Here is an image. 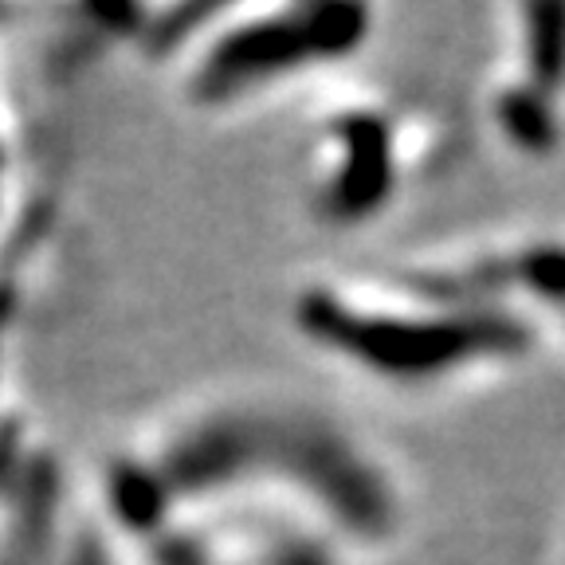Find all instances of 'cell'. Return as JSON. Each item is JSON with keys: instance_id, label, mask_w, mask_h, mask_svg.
Wrapping results in <instances>:
<instances>
[{"instance_id": "277c9868", "label": "cell", "mask_w": 565, "mask_h": 565, "mask_svg": "<svg viewBox=\"0 0 565 565\" xmlns=\"http://www.w3.org/2000/svg\"><path fill=\"white\" fill-rule=\"evenodd\" d=\"M451 158V122L436 103L393 90H345L310 118L302 209L327 232L373 228Z\"/></svg>"}, {"instance_id": "ba28073f", "label": "cell", "mask_w": 565, "mask_h": 565, "mask_svg": "<svg viewBox=\"0 0 565 565\" xmlns=\"http://www.w3.org/2000/svg\"><path fill=\"white\" fill-rule=\"evenodd\" d=\"M138 565H345L350 557L295 519L271 511H212L173 519L126 550Z\"/></svg>"}, {"instance_id": "8992f818", "label": "cell", "mask_w": 565, "mask_h": 565, "mask_svg": "<svg viewBox=\"0 0 565 565\" xmlns=\"http://www.w3.org/2000/svg\"><path fill=\"white\" fill-rule=\"evenodd\" d=\"M122 542L47 440L17 436L0 463V565H122Z\"/></svg>"}, {"instance_id": "3957f363", "label": "cell", "mask_w": 565, "mask_h": 565, "mask_svg": "<svg viewBox=\"0 0 565 565\" xmlns=\"http://www.w3.org/2000/svg\"><path fill=\"white\" fill-rule=\"evenodd\" d=\"M370 40L373 9L350 0L201 4L161 67L185 110L228 118L322 79Z\"/></svg>"}, {"instance_id": "9c48e42d", "label": "cell", "mask_w": 565, "mask_h": 565, "mask_svg": "<svg viewBox=\"0 0 565 565\" xmlns=\"http://www.w3.org/2000/svg\"><path fill=\"white\" fill-rule=\"evenodd\" d=\"M542 338H546V342H554V345H562V350H565V315L557 318V322H550V327L542 330Z\"/></svg>"}, {"instance_id": "52a82bcc", "label": "cell", "mask_w": 565, "mask_h": 565, "mask_svg": "<svg viewBox=\"0 0 565 565\" xmlns=\"http://www.w3.org/2000/svg\"><path fill=\"white\" fill-rule=\"evenodd\" d=\"M401 275L456 299L511 310L542 334L565 315V221L479 232L416 256Z\"/></svg>"}, {"instance_id": "7a4b0ae2", "label": "cell", "mask_w": 565, "mask_h": 565, "mask_svg": "<svg viewBox=\"0 0 565 565\" xmlns=\"http://www.w3.org/2000/svg\"><path fill=\"white\" fill-rule=\"evenodd\" d=\"M291 334L318 362L401 401L456 397L542 350L534 322L393 271L315 275L287 302Z\"/></svg>"}, {"instance_id": "6da1fadb", "label": "cell", "mask_w": 565, "mask_h": 565, "mask_svg": "<svg viewBox=\"0 0 565 565\" xmlns=\"http://www.w3.org/2000/svg\"><path fill=\"white\" fill-rule=\"evenodd\" d=\"M90 499L126 550L185 514L271 511L345 557H370L413 514L405 479L370 436L259 388H212L161 408L103 459Z\"/></svg>"}, {"instance_id": "5b68a950", "label": "cell", "mask_w": 565, "mask_h": 565, "mask_svg": "<svg viewBox=\"0 0 565 565\" xmlns=\"http://www.w3.org/2000/svg\"><path fill=\"white\" fill-rule=\"evenodd\" d=\"M483 130L507 158L554 161L565 153V4L499 9L494 60L479 98Z\"/></svg>"}, {"instance_id": "30bf717a", "label": "cell", "mask_w": 565, "mask_h": 565, "mask_svg": "<svg viewBox=\"0 0 565 565\" xmlns=\"http://www.w3.org/2000/svg\"><path fill=\"white\" fill-rule=\"evenodd\" d=\"M562 565H565V550H562Z\"/></svg>"}]
</instances>
